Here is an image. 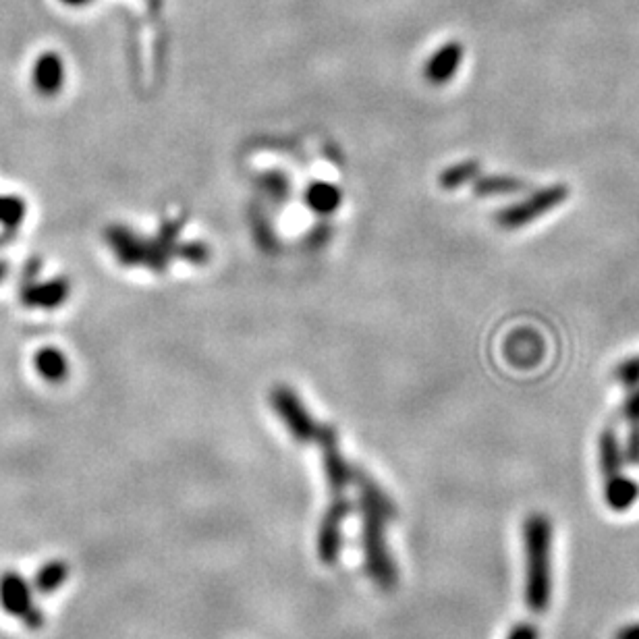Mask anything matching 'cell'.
<instances>
[{"label": "cell", "mask_w": 639, "mask_h": 639, "mask_svg": "<svg viewBox=\"0 0 639 639\" xmlns=\"http://www.w3.org/2000/svg\"><path fill=\"white\" fill-rule=\"evenodd\" d=\"M598 451H600V469L606 478L621 474L623 467V451L619 447V438L613 430H604L598 440Z\"/></svg>", "instance_id": "cell-13"}, {"label": "cell", "mask_w": 639, "mask_h": 639, "mask_svg": "<svg viewBox=\"0 0 639 639\" xmlns=\"http://www.w3.org/2000/svg\"><path fill=\"white\" fill-rule=\"evenodd\" d=\"M525 542V604L532 613H544L552 596V525L544 513H532L523 525Z\"/></svg>", "instance_id": "cell-1"}, {"label": "cell", "mask_w": 639, "mask_h": 639, "mask_svg": "<svg viewBox=\"0 0 639 639\" xmlns=\"http://www.w3.org/2000/svg\"><path fill=\"white\" fill-rule=\"evenodd\" d=\"M5 274H7V264H3V262H0V281H3V279H5Z\"/></svg>", "instance_id": "cell-25"}, {"label": "cell", "mask_w": 639, "mask_h": 639, "mask_svg": "<svg viewBox=\"0 0 639 639\" xmlns=\"http://www.w3.org/2000/svg\"><path fill=\"white\" fill-rule=\"evenodd\" d=\"M34 368L42 378L50 382H61L69 374V361L61 349L42 347L34 355Z\"/></svg>", "instance_id": "cell-12"}, {"label": "cell", "mask_w": 639, "mask_h": 639, "mask_svg": "<svg viewBox=\"0 0 639 639\" xmlns=\"http://www.w3.org/2000/svg\"><path fill=\"white\" fill-rule=\"evenodd\" d=\"M384 521L386 519L376 509L361 500V540H364L368 573L378 583V588L391 592L397 588L399 573L386 546Z\"/></svg>", "instance_id": "cell-2"}, {"label": "cell", "mask_w": 639, "mask_h": 639, "mask_svg": "<svg viewBox=\"0 0 639 639\" xmlns=\"http://www.w3.org/2000/svg\"><path fill=\"white\" fill-rule=\"evenodd\" d=\"M63 3L69 7H83V5H88L90 0H63Z\"/></svg>", "instance_id": "cell-24"}, {"label": "cell", "mask_w": 639, "mask_h": 639, "mask_svg": "<svg viewBox=\"0 0 639 639\" xmlns=\"http://www.w3.org/2000/svg\"><path fill=\"white\" fill-rule=\"evenodd\" d=\"M544 355V343L538 337V332L521 330L507 343V357L515 366H534Z\"/></svg>", "instance_id": "cell-9"}, {"label": "cell", "mask_w": 639, "mask_h": 639, "mask_svg": "<svg viewBox=\"0 0 639 639\" xmlns=\"http://www.w3.org/2000/svg\"><path fill=\"white\" fill-rule=\"evenodd\" d=\"M308 202L318 212H332L341 206V191L330 183H316L308 191Z\"/></svg>", "instance_id": "cell-14"}, {"label": "cell", "mask_w": 639, "mask_h": 639, "mask_svg": "<svg viewBox=\"0 0 639 639\" xmlns=\"http://www.w3.org/2000/svg\"><path fill=\"white\" fill-rule=\"evenodd\" d=\"M32 81H34V88L42 96L59 94L63 90V83H65V65H63L59 54L44 52L42 57L34 63Z\"/></svg>", "instance_id": "cell-8"}, {"label": "cell", "mask_w": 639, "mask_h": 639, "mask_svg": "<svg viewBox=\"0 0 639 639\" xmlns=\"http://www.w3.org/2000/svg\"><path fill=\"white\" fill-rule=\"evenodd\" d=\"M507 639H540V635H538V629H536L534 625H530V623H519V625H515V627L511 629V633H509Z\"/></svg>", "instance_id": "cell-22"}, {"label": "cell", "mask_w": 639, "mask_h": 639, "mask_svg": "<svg viewBox=\"0 0 639 639\" xmlns=\"http://www.w3.org/2000/svg\"><path fill=\"white\" fill-rule=\"evenodd\" d=\"M639 498V484L627 476H623V471L617 476L606 478L604 484V500L608 509H613L617 513L629 511Z\"/></svg>", "instance_id": "cell-11"}, {"label": "cell", "mask_w": 639, "mask_h": 639, "mask_svg": "<svg viewBox=\"0 0 639 639\" xmlns=\"http://www.w3.org/2000/svg\"><path fill=\"white\" fill-rule=\"evenodd\" d=\"M25 218V202L17 196H0V225L5 229H17Z\"/></svg>", "instance_id": "cell-16"}, {"label": "cell", "mask_w": 639, "mask_h": 639, "mask_svg": "<svg viewBox=\"0 0 639 639\" xmlns=\"http://www.w3.org/2000/svg\"><path fill=\"white\" fill-rule=\"evenodd\" d=\"M623 457L633 463L639 465V424H629V434H627V447Z\"/></svg>", "instance_id": "cell-20"}, {"label": "cell", "mask_w": 639, "mask_h": 639, "mask_svg": "<svg viewBox=\"0 0 639 639\" xmlns=\"http://www.w3.org/2000/svg\"><path fill=\"white\" fill-rule=\"evenodd\" d=\"M623 415L629 424H639V386L631 388V393L623 405Z\"/></svg>", "instance_id": "cell-21"}, {"label": "cell", "mask_w": 639, "mask_h": 639, "mask_svg": "<svg viewBox=\"0 0 639 639\" xmlns=\"http://www.w3.org/2000/svg\"><path fill=\"white\" fill-rule=\"evenodd\" d=\"M569 198V189L563 183L544 187L540 191H536L534 196L527 198L525 202L513 204L509 208H505L503 212H498V225L505 229H521L530 222L538 220L540 216H544L546 212L559 208L565 200Z\"/></svg>", "instance_id": "cell-3"}, {"label": "cell", "mask_w": 639, "mask_h": 639, "mask_svg": "<svg viewBox=\"0 0 639 639\" xmlns=\"http://www.w3.org/2000/svg\"><path fill=\"white\" fill-rule=\"evenodd\" d=\"M615 639H639V623H633V625L619 629Z\"/></svg>", "instance_id": "cell-23"}, {"label": "cell", "mask_w": 639, "mask_h": 639, "mask_svg": "<svg viewBox=\"0 0 639 639\" xmlns=\"http://www.w3.org/2000/svg\"><path fill=\"white\" fill-rule=\"evenodd\" d=\"M0 600L11 610V613H23L27 606V592L23 588V581L7 577L0 583Z\"/></svg>", "instance_id": "cell-15"}, {"label": "cell", "mask_w": 639, "mask_h": 639, "mask_svg": "<svg viewBox=\"0 0 639 639\" xmlns=\"http://www.w3.org/2000/svg\"><path fill=\"white\" fill-rule=\"evenodd\" d=\"M69 293H71V285L65 279H52L46 283L32 281V283H25L21 299L25 305H30V308L54 310L67 301Z\"/></svg>", "instance_id": "cell-7"}, {"label": "cell", "mask_w": 639, "mask_h": 639, "mask_svg": "<svg viewBox=\"0 0 639 639\" xmlns=\"http://www.w3.org/2000/svg\"><path fill=\"white\" fill-rule=\"evenodd\" d=\"M65 575H67V569H65L63 565H48V567L40 573V579H42L40 586H42L44 590L59 588L61 583H63V579H65Z\"/></svg>", "instance_id": "cell-19"}, {"label": "cell", "mask_w": 639, "mask_h": 639, "mask_svg": "<svg viewBox=\"0 0 639 639\" xmlns=\"http://www.w3.org/2000/svg\"><path fill=\"white\" fill-rule=\"evenodd\" d=\"M272 405L297 442L316 440L318 426L293 391H289V388H276L272 393Z\"/></svg>", "instance_id": "cell-4"}, {"label": "cell", "mask_w": 639, "mask_h": 639, "mask_svg": "<svg viewBox=\"0 0 639 639\" xmlns=\"http://www.w3.org/2000/svg\"><path fill=\"white\" fill-rule=\"evenodd\" d=\"M316 440L320 442V447H322L328 488L335 494H341L351 482H355V469L343 459L341 449H339L337 432L332 430L330 426H318Z\"/></svg>", "instance_id": "cell-5"}, {"label": "cell", "mask_w": 639, "mask_h": 639, "mask_svg": "<svg viewBox=\"0 0 639 639\" xmlns=\"http://www.w3.org/2000/svg\"><path fill=\"white\" fill-rule=\"evenodd\" d=\"M351 511V505L345 498L335 500L324 513L318 527V557L322 563L332 565L339 559L343 544V523Z\"/></svg>", "instance_id": "cell-6"}, {"label": "cell", "mask_w": 639, "mask_h": 639, "mask_svg": "<svg viewBox=\"0 0 639 639\" xmlns=\"http://www.w3.org/2000/svg\"><path fill=\"white\" fill-rule=\"evenodd\" d=\"M463 61V48L461 44L457 42H451V44H444L442 48H438L432 59L428 61L426 65V77L432 81V83H444L449 81L451 77H455L459 65Z\"/></svg>", "instance_id": "cell-10"}, {"label": "cell", "mask_w": 639, "mask_h": 639, "mask_svg": "<svg viewBox=\"0 0 639 639\" xmlns=\"http://www.w3.org/2000/svg\"><path fill=\"white\" fill-rule=\"evenodd\" d=\"M525 189V183L513 177H486L476 185L480 196H494V193H515Z\"/></svg>", "instance_id": "cell-17"}, {"label": "cell", "mask_w": 639, "mask_h": 639, "mask_svg": "<svg viewBox=\"0 0 639 639\" xmlns=\"http://www.w3.org/2000/svg\"><path fill=\"white\" fill-rule=\"evenodd\" d=\"M615 380L623 384L625 388H635L639 386V355L629 357L615 368Z\"/></svg>", "instance_id": "cell-18"}]
</instances>
